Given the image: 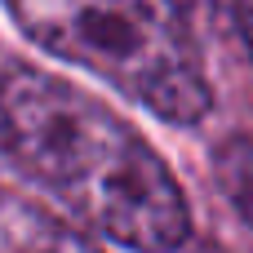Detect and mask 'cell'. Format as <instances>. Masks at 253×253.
Listing matches in <instances>:
<instances>
[{
    "instance_id": "1",
    "label": "cell",
    "mask_w": 253,
    "mask_h": 253,
    "mask_svg": "<svg viewBox=\"0 0 253 253\" xmlns=\"http://www.w3.org/2000/svg\"><path fill=\"white\" fill-rule=\"evenodd\" d=\"M0 165L133 253H173L191 236L187 196L160 151L62 76L22 62L0 71Z\"/></svg>"
},
{
    "instance_id": "4",
    "label": "cell",
    "mask_w": 253,
    "mask_h": 253,
    "mask_svg": "<svg viewBox=\"0 0 253 253\" xmlns=\"http://www.w3.org/2000/svg\"><path fill=\"white\" fill-rule=\"evenodd\" d=\"M213 178L222 187V196L231 200V209L240 213V222L253 231V138L236 133L213 151Z\"/></svg>"
},
{
    "instance_id": "6",
    "label": "cell",
    "mask_w": 253,
    "mask_h": 253,
    "mask_svg": "<svg viewBox=\"0 0 253 253\" xmlns=\"http://www.w3.org/2000/svg\"><path fill=\"white\" fill-rule=\"evenodd\" d=\"M227 9L236 13L240 40H245V49H249V62H253V0H227Z\"/></svg>"
},
{
    "instance_id": "5",
    "label": "cell",
    "mask_w": 253,
    "mask_h": 253,
    "mask_svg": "<svg viewBox=\"0 0 253 253\" xmlns=\"http://www.w3.org/2000/svg\"><path fill=\"white\" fill-rule=\"evenodd\" d=\"M169 9L182 18V22H196V27H213L227 9V0H169Z\"/></svg>"
},
{
    "instance_id": "3",
    "label": "cell",
    "mask_w": 253,
    "mask_h": 253,
    "mask_svg": "<svg viewBox=\"0 0 253 253\" xmlns=\"http://www.w3.org/2000/svg\"><path fill=\"white\" fill-rule=\"evenodd\" d=\"M0 253H102L89 236L67 227L36 200L0 187Z\"/></svg>"
},
{
    "instance_id": "2",
    "label": "cell",
    "mask_w": 253,
    "mask_h": 253,
    "mask_svg": "<svg viewBox=\"0 0 253 253\" xmlns=\"http://www.w3.org/2000/svg\"><path fill=\"white\" fill-rule=\"evenodd\" d=\"M9 18L44 53L76 62L169 125H200L213 89L156 0H4Z\"/></svg>"
}]
</instances>
